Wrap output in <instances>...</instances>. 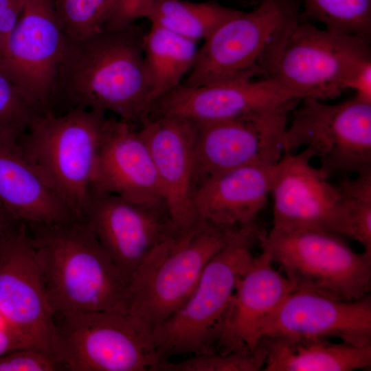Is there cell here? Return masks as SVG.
I'll list each match as a JSON object with an SVG mask.
<instances>
[{
	"mask_svg": "<svg viewBox=\"0 0 371 371\" xmlns=\"http://www.w3.org/2000/svg\"><path fill=\"white\" fill-rule=\"evenodd\" d=\"M162 188L168 215L178 231L199 221L193 206L194 123L175 115H160L142 123Z\"/></svg>",
	"mask_w": 371,
	"mask_h": 371,
	"instance_id": "obj_20",
	"label": "cell"
},
{
	"mask_svg": "<svg viewBox=\"0 0 371 371\" xmlns=\"http://www.w3.org/2000/svg\"><path fill=\"white\" fill-rule=\"evenodd\" d=\"M265 337L336 338L355 346L371 344V297L344 301L295 289L263 322Z\"/></svg>",
	"mask_w": 371,
	"mask_h": 371,
	"instance_id": "obj_16",
	"label": "cell"
},
{
	"mask_svg": "<svg viewBox=\"0 0 371 371\" xmlns=\"http://www.w3.org/2000/svg\"><path fill=\"white\" fill-rule=\"evenodd\" d=\"M17 222L0 203V240Z\"/></svg>",
	"mask_w": 371,
	"mask_h": 371,
	"instance_id": "obj_36",
	"label": "cell"
},
{
	"mask_svg": "<svg viewBox=\"0 0 371 371\" xmlns=\"http://www.w3.org/2000/svg\"><path fill=\"white\" fill-rule=\"evenodd\" d=\"M27 0H0V32L8 39Z\"/></svg>",
	"mask_w": 371,
	"mask_h": 371,
	"instance_id": "obj_33",
	"label": "cell"
},
{
	"mask_svg": "<svg viewBox=\"0 0 371 371\" xmlns=\"http://www.w3.org/2000/svg\"><path fill=\"white\" fill-rule=\"evenodd\" d=\"M238 279L227 307L216 352L256 351L260 347L265 320L295 290L294 284L273 267L264 247Z\"/></svg>",
	"mask_w": 371,
	"mask_h": 371,
	"instance_id": "obj_19",
	"label": "cell"
},
{
	"mask_svg": "<svg viewBox=\"0 0 371 371\" xmlns=\"http://www.w3.org/2000/svg\"><path fill=\"white\" fill-rule=\"evenodd\" d=\"M302 99L271 78L199 87L181 84L155 102L148 118L175 115L194 122L230 120L297 104Z\"/></svg>",
	"mask_w": 371,
	"mask_h": 371,
	"instance_id": "obj_17",
	"label": "cell"
},
{
	"mask_svg": "<svg viewBox=\"0 0 371 371\" xmlns=\"http://www.w3.org/2000/svg\"><path fill=\"white\" fill-rule=\"evenodd\" d=\"M311 153H284L275 164L270 196L273 227L280 231L320 230L344 235L346 214L339 190L311 164Z\"/></svg>",
	"mask_w": 371,
	"mask_h": 371,
	"instance_id": "obj_13",
	"label": "cell"
},
{
	"mask_svg": "<svg viewBox=\"0 0 371 371\" xmlns=\"http://www.w3.org/2000/svg\"><path fill=\"white\" fill-rule=\"evenodd\" d=\"M274 166L249 164L203 181L193 195L198 218L226 227L257 225L256 219L270 195Z\"/></svg>",
	"mask_w": 371,
	"mask_h": 371,
	"instance_id": "obj_21",
	"label": "cell"
},
{
	"mask_svg": "<svg viewBox=\"0 0 371 371\" xmlns=\"http://www.w3.org/2000/svg\"><path fill=\"white\" fill-rule=\"evenodd\" d=\"M155 0H118L116 8L106 27H120L144 18Z\"/></svg>",
	"mask_w": 371,
	"mask_h": 371,
	"instance_id": "obj_32",
	"label": "cell"
},
{
	"mask_svg": "<svg viewBox=\"0 0 371 371\" xmlns=\"http://www.w3.org/2000/svg\"><path fill=\"white\" fill-rule=\"evenodd\" d=\"M118 0H54L56 14L64 36L83 38L107 25Z\"/></svg>",
	"mask_w": 371,
	"mask_h": 371,
	"instance_id": "obj_28",
	"label": "cell"
},
{
	"mask_svg": "<svg viewBox=\"0 0 371 371\" xmlns=\"http://www.w3.org/2000/svg\"><path fill=\"white\" fill-rule=\"evenodd\" d=\"M128 284L141 262L178 231L164 208L92 192L83 218Z\"/></svg>",
	"mask_w": 371,
	"mask_h": 371,
	"instance_id": "obj_15",
	"label": "cell"
},
{
	"mask_svg": "<svg viewBox=\"0 0 371 371\" xmlns=\"http://www.w3.org/2000/svg\"><path fill=\"white\" fill-rule=\"evenodd\" d=\"M105 114L83 108L38 113L19 139L26 159L77 218L92 192Z\"/></svg>",
	"mask_w": 371,
	"mask_h": 371,
	"instance_id": "obj_4",
	"label": "cell"
},
{
	"mask_svg": "<svg viewBox=\"0 0 371 371\" xmlns=\"http://www.w3.org/2000/svg\"><path fill=\"white\" fill-rule=\"evenodd\" d=\"M370 38L335 33L302 21L288 34L267 78L303 99H334L371 60Z\"/></svg>",
	"mask_w": 371,
	"mask_h": 371,
	"instance_id": "obj_9",
	"label": "cell"
},
{
	"mask_svg": "<svg viewBox=\"0 0 371 371\" xmlns=\"http://www.w3.org/2000/svg\"><path fill=\"white\" fill-rule=\"evenodd\" d=\"M265 358L260 344L256 351L192 355L178 362L161 360L158 371H258L263 370Z\"/></svg>",
	"mask_w": 371,
	"mask_h": 371,
	"instance_id": "obj_29",
	"label": "cell"
},
{
	"mask_svg": "<svg viewBox=\"0 0 371 371\" xmlns=\"http://www.w3.org/2000/svg\"><path fill=\"white\" fill-rule=\"evenodd\" d=\"M10 328L8 324L5 322V321L3 319L1 315H0V328Z\"/></svg>",
	"mask_w": 371,
	"mask_h": 371,
	"instance_id": "obj_38",
	"label": "cell"
},
{
	"mask_svg": "<svg viewBox=\"0 0 371 371\" xmlns=\"http://www.w3.org/2000/svg\"><path fill=\"white\" fill-rule=\"evenodd\" d=\"M302 100L286 129L284 153L309 150L329 177L371 169V102L355 95L336 104Z\"/></svg>",
	"mask_w": 371,
	"mask_h": 371,
	"instance_id": "obj_10",
	"label": "cell"
},
{
	"mask_svg": "<svg viewBox=\"0 0 371 371\" xmlns=\"http://www.w3.org/2000/svg\"><path fill=\"white\" fill-rule=\"evenodd\" d=\"M38 113L0 71V137L19 139Z\"/></svg>",
	"mask_w": 371,
	"mask_h": 371,
	"instance_id": "obj_30",
	"label": "cell"
},
{
	"mask_svg": "<svg viewBox=\"0 0 371 371\" xmlns=\"http://www.w3.org/2000/svg\"><path fill=\"white\" fill-rule=\"evenodd\" d=\"M301 7V0H260L251 11L238 10L203 41L183 85L267 78Z\"/></svg>",
	"mask_w": 371,
	"mask_h": 371,
	"instance_id": "obj_3",
	"label": "cell"
},
{
	"mask_svg": "<svg viewBox=\"0 0 371 371\" xmlns=\"http://www.w3.org/2000/svg\"><path fill=\"white\" fill-rule=\"evenodd\" d=\"M50 349L69 371H158L161 362L153 328L127 313H54Z\"/></svg>",
	"mask_w": 371,
	"mask_h": 371,
	"instance_id": "obj_7",
	"label": "cell"
},
{
	"mask_svg": "<svg viewBox=\"0 0 371 371\" xmlns=\"http://www.w3.org/2000/svg\"><path fill=\"white\" fill-rule=\"evenodd\" d=\"M238 10L217 2L185 0H155L145 17L157 26L184 38L205 41Z\"/></svg>",
	"mask_w": 371,
	"mask_h": 371,
	"instance_id": "obj_25",
	"label": "cell"
},
{
	"mask_svg": "<svg viewBox=\"0 0 371 371\" xmlns=\"http://www.w3.org/2000/svg\"><path fill=\"white\" fill-rule=\"evenodd\" d=\"M145 33L133 23L83 38L65 36L54 99L61 96L69 109L111 112L130 123L146 121L153 102Z\"/></svg>",
	"mask_w": 371,
	"mask_h": 371,
	"instance_id": "obj_1",
	"label": "cell"
},
{
	"mask_svg": "<svg viewBox=\"0 0 371 371\" xmlns=\"http://www.w3.org/2000/svg\"><path fill=\"white\" fill-rule=\"evenodd\" d=\"M0 203L15 221L27 225L77 219L28 161L16 139L0 137Z\"/></svg>",
	"mask_w": 371,
	"mask_h": 371,
	"instance_id": "obj_22",
	"label": "cell"
},
{
	"mask_svg": "<svg viewBox=\"0 0 371 371\" xmlns=\"http://www.w3.org/2000/svg\"><path fill=\"white\" fill-rule=\"evenodd\" d=\"M198 49L196 42L166 29L151 25L146 32L144 54L153 106L181 85L194 66Z\"/></svg>",
	"mask_w": 371,
	"mask_h": 371,
	"instance_id": "obj_24",
	"label": "cell"
},
{
	"mask_svg": "<svg viewBox=\"0 0 371 371\" xmlns=\"http://www.w3.org/2000/svg\"><path fill=\"white\" fill-rule=\"evenodd\" d=\"M291 104L249 116L194 122V191L216 175L253 164H276L284 154L283 142Z\"/></svg>",
	"mask_w": 371,
	"mask_h": 371,
	"instance_id": "obj_11",
	"label": "cell"
},
{
	"mask_svg": "<svg viewBox=\"0 0 371 371\" xmlns=\"http://www.w3.org/2000/svg\"><path fill=\"white\" fill-rule=\"evenodd\" d=\"M27 226L53 314L127 313L128 282L85 219Z\"/></svg>",
	"mask_w": 371,
	"mask_h": 371,
	"instance_id": "obj_2",
	"label": "cell"
},
{
	"mask_svg": "<svg viewBox=\"0 0 371 371\" xmlns=\"http://www.w3.org/2000/svg\"><path fill=\"white\" fill-rule=\"evenodd\" d=\"M239 229L199 220L161 242L128 282L127 313L153 330L186 302L210 260Z\"/></svg>",
	"mask_w": 371,
	"mask_h": 371,
	"instance_id": "obj_5",
	"label": "cell"
},
{
	"mask_svg": "<svg viewBox=\"0 0 371 371\" xmlns=\"http://www.w3.org/2000/svg\"><path fill=\"white\" fill-rule=\"evenodd\" d=\"M265 371H352L371 367V344L329 339L265 337Z\"/></svg>",
	"mask_w": 371,
	"mask_h": 371,
	"instance_id": "obj_23",
	"label": "cell"
},
{
	"mask_svg": "<svg viewBox=\"0 0 371 371\" xmlns=\"http://www.w3.org/2000/svg\"><path fill=\"white\" fill-rule=\"evenodd\" d=\"M346 214L344 236L358 242L371 256V169L344 176L337 184Z\"/></svg>",
	"mask_w": 371,
	"mask_h": 371,
	"instance_id": "obj_27",
	"label": "cell"
},
{
	"mask_svg": "<svg viewBox=\"0 0 371 371\" xmlns=\"http://www.w3.org/2000/svg\"><path fill=\"white\" fill-rule=\"evenodd\" d=\"M7 38L0 32V59L5 50Z\"/></svg>",
	"mask_w": 371,
	"mask_h": 371,
	"instance_id": "obj_37",
	"label": "cell"
},
{
	"mask_svg": "<svg viewBox=\"0 0 371 371\" xmlns=\"http://www.w3.org/2000/svg\"><path fill=\"white\" fill-rule=\"evenodd\" d=\"M258 226L240 228L210 260L186 302L153 329L161 360L177 355L216 352L222 324L236 283L254 257Z\"/></svg>",
	"mask_w": 371,
	"mask_h": 371,
	"instance_id": "obj_6",
	"label": "cell"
},
{
	"mask_svg": "<svg viewBox=\"0 0 371 371\" xmlns=\"http://www.w3.org/2000/svg\"><path fill=\"white\" fill-rule=\"evenodd\" d=\"M348 89L355 92V96L371 102V60L364 63L353 75Z\"/></svg>",
	"mask_w": 371,
	"mask_h": 371,
	"instance_id": "obj_34",
	"label": "cell"
},
{
	"mask_svg": "<svg viewBox=\"0 0 371 371\" xmlns=\"http://www.w3.org/2000/svg\"><path fill=\"white\" fill-rule=\"evenodd\" d=\"M267 248L295 289L344 301L368 295L371 256L357 253L339 235L320 230L262 233Z\"/></svg>",
	"mask_w": 371,
	"mask_h": 371,
	"instance_id": "obj_8",
	"label": "cell"
},
{
	"mask_svg": "<svg viewBox=\"0 0 371 371\" xmlns=\"http://www.w3.org/2000/svg\"><path fill=\"white\" fill-rule=\"evenodd\" d=\"M31 347L11 328H0V357L16 349Z\"/></svg>",
	"mask_w": 371,
	"mask_h": 371,
	"instance_id": "obj_35",
	"label": "cell"
},
{
	"mask_svg": "<svg viewBox=\"0 0 371 371\" xmlns=\"http://www.w3.org/2000/svg\"><path fill=\"white\" fill-rule=\"evenodd\" d=\"M131 124L107 118L92 192L113 194L134 203L166 210L164 192L150 150L140 131Z\"/></svg>",
	"mask_w": 371,
	"mask_h": 371,
	"instance_id": "obj_18",
	"label": "cell"
},
{
	"mask_svg": "<svg viewBox=\"0 0 371 371\" xmlns=\"http://www.w3.org/2000/svg\"><path fill=\"white\" fill-rule=\"evenodd\" d=\"M57 370H64L54 355L35 347L16 349L0 357V371Z\"/></svg>",
	"mask_w": 371,
	"mask_h": 371,
	"instance_id": "obj_31",
	"label": "cell"
},
{
	"mask_svg": "<svg viewBox=\"0 0 371 371\" xmlns=\"http://www.w3.org/2000/svg\"><path fill=\"white\" fill-rule=\"evenodd\" d=\"M306 17L339 34L370 38L371 0H301Z\"/></svg>",
	"mask_w": 371,
	"mask_h": 371,
	"instance_id": "obj_26",
	"label": "cell"
},
{
	"mask_svg": "<svg viewBox=\"0 0 371 371\" xmlns=\"http://www.w3.org/2000/svg\"><path fill=\"white\" fill-rule=\"evenodd\" d=\"M0 315L31 347L52 353L53 312L26 223L0 240Z\"/></svg>",
	"mask_w": 371,
	"mask_h": 371,
	"instance_id": "obj_14",
	"label": "cell"
},
{
	"mask_svg": "<svg viewBox=\"0 0 371 371\" xmlns=\"http://www.w3.org/2000/svg\"><path fill=\"white\" fill-rule=\"evenodd\" d=\"M64 44L54 0H27L7 39L0 71L39 113L51 111Z\"/></svg>",
	"mask_w": 371,
	"mask_h": 371,
	"instance_id": "obj_12",
	"label": "cell"
}]
</instances>
